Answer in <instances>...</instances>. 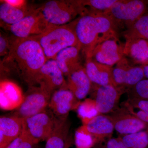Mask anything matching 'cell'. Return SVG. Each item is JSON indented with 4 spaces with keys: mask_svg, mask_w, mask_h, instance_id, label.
I'll use <instances>...</instances> for the list:
<instances>
[{
    "mask_svg": "<svg viewBox=\"0 0 148 148\" xmlns=\"http://www.w3.org/2000/svg\"><path fill=\"white\" fill-rule=\"evenodd\" d=\"M24 118L13 115L0 118V148H7L24 129Z\"/></svg>",
    "mask_w": 148,
    "mask_h": 148,
    "instance_id": "17",
    "label": "cell"
},
{
    "mask_svg": "<svg viewBox=\"0 0 148 148\" xmlns=\"http://www.w3.org/2000/svg\"><path fill=\"white\" fill-rule=\"evenodd\" d=\"M47 61L42 48L33 36L11 40L9 52L3 62L15 68L30 87L39 84L41 70Z\"/></svg>",
    "mask_w": 148,
    "mask_h": 148,
    "instance_id": "1",
    "label": "cell"
},
{
    "mask_svg": "<svg viewBox=\"0 0 148 148\" xmlns=\"http://www.w3.org/2000/svg\"><path fill=\"white\" fill-rule=\"evenodd\" d=\"M73 93L65 85L51 95L48 108L58 118H67L71 111L77 109L80 103Z\"/></svg>",
    "mask_w": 148,
    "mask_h": 148,
    "instance_id": "10",
    "label": "cell"
},
{
    "mask_svg": "<svg viewBox=\"0 0 148 148\" xmlns=\"http://www.w3.org/2000/svg\"><path fill=\"white\" fill-rule=\"evenodd\" d=\"M124 55L135 65H147L148 40L140 38L125 40Z\"/></svg>",
    "mask_w": 148,
    "mask_h": 148,
    "instance_id": "19",
    "label": "cell"
},
{
    "mask_svg": "<svg viewBox=\"0 0 148 148\" xmlns=\"http://www.w3.org/2000/svg\"><path fill=\"white\" fill-rule=\"evenodd\" d=\"M34 36L42 48L47 60L54 59L57 53L66 48L80 47L71 22L66 25L51 27L42 34Z\"/></svg>",
    "mask_w": 148,
    "mask_h": 148,
    "instance_id": "3",
    "label": "cell"
},
{
    "mask_svg": "<svg viewBox=\"0 0 148 148\" xmlns=\"http://www.w3.org/2000/svg\"><path fill=\"white\" fill-rule=\"evenodd\" d=\"M97 142L95 138L83 125L79 127L75 134L76 148H91Z\"/></svg>",
    "mask_w": 148,
    "mask_h": 148,
    "instance_id": "28",
    "label": "cell"
},
{
    "mask_svg": "<svg viewBox=\"0 0 148 148\" xmlns=\"http://www.w3.org/2000/svg\"><path fill=\"white\" fill-rule=\"evenodd\" d=\"M112 120L116 130L124 135L133 134L143 131L147 127V125L130 112L121 111Z\"/></svg>",
    "mask_w": 148,
    "mask_h": 148,
    "instance_id": "18",
    "label": "cell"
},
{
    "mask_svg": "<svg viewBox=\"0 0 148 148\" xmlns=\"http://www.w3.org/2000/svg\"><path fill=\"white\" fill-rule=\"evenodd\" d=\"M113 75L117 87L128 89L145 78L142 66L132 64L125 56L113 66Z\"/></svg>",
    "mask_w": 148,
    "mask_h": 148,
    "instance_id": "8",
    "label": "cell"
},
{
    "mask_svg": "<svg viewBox=\"0 0 148 148\" xmlns=\"http://www.w3.org/2000/svg\"><path fill=\"white\" fill-rule=\"evenodd\" d=\"M130 98L148 100V79H143L128 89Z\"/></svg>",
    "mask_w": 148,
    "mask_h": 148,
    "instance_id": "30",
    "label": "cell"
},
{
    "mask_svg": "<svg viewBox=\"0 0 148 148\" xmlns=\"http://www.w3.org/2000/svg\"><path fill=\"white\" fill-rule=\"evenodd\" d=\"M147 2L142 0H117L105 14L110 16L118 32L124 28L125 30L145 14Z\"/></svg>",
    "mask_w": 148,
    "mask_h": 148,
    "instance_id": "4",
    "label": "cell"
},
{
    "mask_svg": "<svg viewBox=\"0 0 148 148\" xmlns=\"http://www.w3.org/2000/svg\"><path fill=\"white\" fill-rule=\"evenodd\" d=\"M96 108L99 114L111 112L115 108L124 88L109 85H92Z\"/></svg>",
    "mask_w": 148,
    "mask_h": 148,
    "instance_id": "12",
    "label": "cell"
},
{
    "mask_svg": "<svg viewBox=\"0 0 148 148\" xmlns=\"http://www.w3.org/2000/svg\"><path fill=\"white\" fill-rule=\"evenodd\" d=\"M116 1L77 0L79 8V16L89 14H105Z\"/></svg>",
    "mask_w": 148,
    "mask_h": 148,
    "instance_id": "24",
    "label": "cell"
},
{
    "mask_svg": "<svg viewBox=\"0 0 148 148\" xmlns=\"http://www.w3.org/2000/svg\"><path fill=\"white\" fill-rule=\"evenodd\" d=\"M38 9L50 27L69 24L80 14L77 0L48 1Z\"/></svg>",
    "mask_w": 148,
    "mask_h": 148,
    "instance_id": "5",
    "label": "cell"
},
{
    "mask_svg": "<svg viewBox=\"0 0 148 148\" xmlns=\"http://www.w3.org/2000/svg\"><path fill=\"white\" fill-rule=\"evenodd\" d=\"M11 45V40L5 34L1 32L0 35V56L1 57L7 56L9 52Z\"/></svg>",
    "mask_w": 148,
    "mask_h": 148,
    "instance_id": "31",
    "label": "cell"
},
{
    "mask_svg": "<svg viewBox=\"0 0 148 148\" xmlns=\"http://www.w3.org/2000/svg\"><path fill=\"white\" fill-rule=\"evenodd\" d=\"M0 5V19L1 27L4 28L17 23L25 16L34 12L36 9L29 8L21 10L15 8L1 0Z\"/></svg>",
    "mask_w": 148,
    "mask_h": 148,
    "instance_id": "23",
    "label": "cell"
},
{
    "mask_svg": "<svg viewBox=\"0 0 148 148\" xmlns=\"http://www.w3.org/2000/svg\"><path fill=\"white\" fill-rule=\"evenodd\" d=\"M54 119L46 111L24 119L23 130L38 143L46 141L53 130Z\"/></svg>",
    "mask_w": 148,
    "mask_h": 148,
    "instance_id": "11",
    "label": "cell"
},
{
    "mask_svg": "<svg viewBox=\"0 0 148 148\" xmlns=\"http://www.w3.org/2000/svg\"><path fill=\"white\" fill-rule=\"evenodd\" d=\"M24 101L14 115L27 118L46 111L51 95L39 86L28 87Z\"/></svg>",
    "mask_w": 148,
    "mask_h": 148,
    "instance_id": "6",
    "label": "cell"
},
{
    "mask_svg": "<svg viewBox=\"0 0 148 148\" xmlns=\"http://www.w3.org/2000/svg\"><path fill=\"white\" fill-rule=\"evenodd\" d=\"M121 139L127 148H148L147 131L124 135Z\"/></svg>",
    "mask_w": 148,
    "mask_h": 148,
    "instance_id": "27",
    "label": "cell"
},
{
    "mask_svg": "<svg viewBox=\"0 0 148 148\" xmlns=\"http://www.w3.org/2000/svg\"><path fill=\"white\" fill-rule=\"evenodd\" d=\"M67 77L68 88L76 98L79 101L85 98L91 90L92 84L85 67L80 63L69 73Z\"/></svg>",
    "mask_w": 148,
    "mask_h": 148,
    "instance_id": "15",
    "label": "cell"
},
{
    "mask_svg": "<svg viewBox=\"0 0 148 148\" xmlns=\"http://www.w3.org/2000/svg\"><path fill=\"white\" fill-rule=\"evenodd\" d=\"M70 127L68 118H55L54 127L46 140L45 148H65Z\"/></svg>",
    "mask_w": 148,
    "mask_h": 148,
    "instance_id": "20",
    "label": "cell"
},
{
    "mask_svg": "<svg viewBox=\"0 0 148 148\" xmlns=\"http://www.w3.org/2000/svg\"><path fill=\"white\" fill-rule=\"evenodd\" d=\"M81 49L79 46L71 47L61 50L54 58L59 69L67 77L80 62L79 53Z\"/></svg>",
    "mask_w": 148,
    "mask_h": 148,
    "instance_id": "21",
    "label": "cell"
},
{
    "mask_svg": "<svg viewBox=\"0 0 148 148\" xmlns=\"http://www.w3.org/2000/svg\"><path fill=\"white\" fill-rule=\"evenodd\" d=\"M71 23L86 59L91 58L94 49L101 43L118 36L113 22L106 14H84Z\"/></svg>",
    "mask_w": 148,
    "mask_h": 148,
    "instance_id": "2",
    "label": "cell"
},
{
    "mask_svg": "<svg viewBox=\"0 0 148 148\" xmlns=\"http://www.w3.org/2000/svg\"><path fill=\"white\" fill-rule=\"evenodd\" d=\"M86 71L92 84L116 86L113 75V66L97 62L92 58L86 59Z\"/></svg>",
    "mask_w": 148,
    "mask_h": 148,
    "instance_id": "16",
    "label": "cell"
},
{
    "mask_svg": "<svg viewBox=\"0 0 148 148\" xmlns=\"http://www.w3.org/2000/svg\"><path fill=\"white\" fill-rule=\"evenodd\" d=\"M107 148H127L121 139L111 138L108 141Z\"/></svg>",
    "mask_w": 148,
    "mask_h": 148,
    "instance_id": "34",
    "label": "cell"
},
{
    "mask_svg": "<svg viewBox=\"0 0 148 148\" xmlns=\"http://www.w3.org/2000/svg\"><path fill=\"white\" fill-rule=\"evenodd\" d=\"M76 110L78 116L82 121L83 125L87 124L90 120L100 114L96 108L95 100L90 98L81 102Z\"/></svg>",
    "mask_w": 148,
    "mask_h": 148,
    "instance_id": "26",
    "label": "cell"
},
{
    "mask_svg": "<svg viewBox=\"0 0 148 148\" xmlns=\"http://www.w3.org/2000/svg\"><path fill=\"white\" fill-rule=\"evenodd\" d=\"M129 101L130 106L137 108L148 115V100L131 98Z\"/></svg>",
    "mask_w": 148,
    "mask_h": 148,
    "instance_id": "32",
    "label": "cell"
},
{
    "mask_svg": "<svg viewBox=\"0 0 148 148\" xmlns=\"http://www.w3.org/2000/svg\"><path fill=\"white\" fill-rule=\"evenodd\" d=\"M143 68L145 77L148 79V65L141 66Z\"/></svg>",
    "mask_w": 148,
    "mask_h": 148,
    "instance_id": "35",
    "label": "cell"
},
{
    "mask_svg": "<svg viewBox=\"0 0 148 148\" xmlns=\"http://www.w3.org/2000/svg\"><path fill=\"white\" fill-rule=\"evenodd\" d=\"M38 143L23 130L21 135L13 140L7 148H33Z\"/></svg>",
    "mask_w": 148,
    "mask_h": 148,
    "instance_id": "29",
    "label": "cell"
},
{
    "mask_svg": "<svg viewBox=\"0 0 148 148\" xmlns=\"http://www.w3.org/2000/svg\"><path fill=\"white\" fill-rule=\"evenodd\" d=\"M124 44L120 41L118 36L111 37L94 49L91 58L101 64L114 66L124 56Z\"/></svg>",
    "mask_w": 148,
    "mask_h": 148,
    "instance_id": "9",
    "label": "cell"
},
{
    "mask_svg": "<svg viewBox=\"0 0 148 148\" xmlns=\"http://www.w3.org/2000/svg\"><path fill=\"white\" fill-rule=\"evenodd\" d=\"M147 65H148V64H147Z\"/></svg>",
    "mask_w": 148,
    "mask_h": 148,
    "instance_id": "36",
    "label": "cell"
},
{
    "mask_svg": "<svg viewBox=\"0 0 148 148\" xmlns=\"http://www.w3.org/2000/svg\"><path fill=\"white\" fill-rule=\"evenodd\" d=\"M125 40L143 39L148 40V14L141 16L122 33Z\"/></svg>",
    "mask_w": 148,
    "mask_h": 148,
    "instance_id": "25",
    "label": "cell"
},
{
    "mask_svg": "<svg viewBox=\"0 0 148 148\" xmlns=\"http://www.w3.org/2000/svg\"><path fill=\"white\" fill-rule=\"evenodd\" d=\"M24 94L16 83L8 79L0 82V108L5 111L16 110L24 101Z\"/></svg>",
    "mask_w": 148,
    "mask_h": 148,
    "instance_id": "14",
    "label": "cell"
},
{
    "mask_svg": "<svg viewBox=\"0 0 148 148\" xmlns=\"http://www.w3.org/2000/svg\"><path fill=\"white\" fill-rule=\"evenodd\" d=\"M10 5L21 10H27L30 8L28 7L27 1L24 0H2Z\"/></svg>",
    "mask_w": 148,
    "mask_h": 148,
    "instance_id": "33",
    "label": "cell"
},
{
    "mask_svg": "<svg viewBox=\"0 0 148 148\" xmlns=\"http://www.w3.org/2000/svg\"><path fill=\"white\" fill-rule=\"evenodd\" d=\"M64 76L54 59L47 60L41 70L39 86L52 95L67 84Z\"/></svg>",
    "mask_w": 148,
    "mask_h": 148,
    "instance_id": "13",
    "label": "cell"
},
{
    "mask_svg": "<svg viewBox=\"0 0 148 148\" xmlns=\"http://www.w3.org/2000/svg\"><path fill=\"white\" fill-rule=\"evenodd\" d=\"M50 27L36 8L17 23L4 28L9 31L14 38H25L41 34Z\"/></svg>",
    "mask_w": 148,
    "mask_h": 148,
    "instance_id": "7",
    "label": "cell"
},
{
    "mask_svg": "<svg viewBox=\"0 0 148 148\" xmlns=\"http://www.w3.org/2000/svg\"><path fill=\"white\" fill-rule=\"evenodd\" d=\"M90 134L98 140L110 135L113 132L114 125L110 118L99 114L84 125Z\"/></svg>",
    "mask_w": 148,
    "mask_h": 148,
    "instance_id": "22",
    "label": "cell"
}]
</instances>
